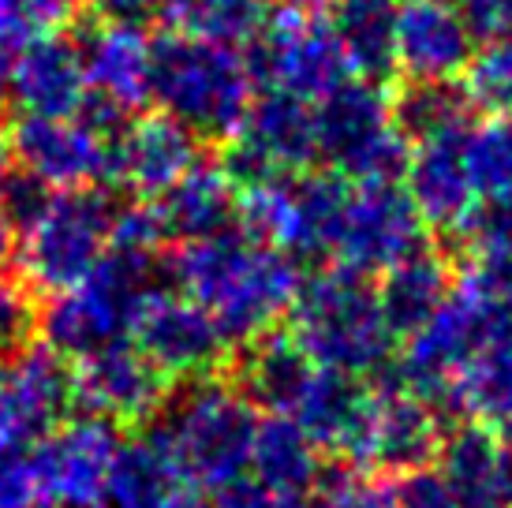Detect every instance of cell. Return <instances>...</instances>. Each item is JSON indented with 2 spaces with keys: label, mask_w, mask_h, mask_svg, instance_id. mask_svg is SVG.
Listing matches in <instances>:
<instances>
[{
  "label": "cell",
  "mask_w": 512,
  "mask_h": 508,
  "mask_svg": "<svg viewBox=\"0 0 512 508\" xmlns=\"http://www.w3.org/2000/svg\"><path fill=\"white\" fill-rule=\"evenodd\" d=\"M15 247V213H12V157L8 142L0 139V258Z\"/></svg>",
  "instance_id": "obj_43"
},
{
  "label": "cell",
  "mask_w": 512,
  "mask_h": 508,
  "mask_svg": "<svg viewBox=\"0 0 512 508\" xmlns=\"http://www.w3.org/2000/svg\"><path fill=\"white\" fill-rule=\"evenodd\" d=\"M288 340L329 370L370 378L389 367L393 329L385 325L374 284L344 266L299 277L288 307Z\"/></svg>",
  "instance_id": "obj_2"
},
{
  "label": "cell",
  "mask_w": 512,
  "mask_h": 508,
  "mask_svg": "<svg viewBox=\"0 0 512 508\" xmlns=\"http://www.w3.org/2000/svg\"><path fill=\"white\" fill-rule=\"evenodd\" d=\"M79 0H0V12L12 19L23 34L60 30Z\"/></svg>",
  "instance_id": "obj_40"
},
{
  "label": "cell",
  "mask_w": 512,
  "mask_h": 508,
  "mask_svg": "<svg viewBox=\"0 0 512 508\" xmlns=\"http://www.w3.org/2000/svg\"><path fill=\"white\" fill-rule=\"evenodd\" d=\"M116 206L98 187L45 191L42 202L15 228L19 277L30 292H64L94 273L109 254Z\"/></svg>",
  "instance_id": "obj_6"
},
{
  "label": "cell",
  "mask_w": 512,
  "mask_h": 508,
  "mask_svg": "<svg viewBox=\"0 0 512 508\" xmlns=\"http://www.w3.org/2000/svg\"><path fill=\"white\" fill-rule=\"evenodd\" d=\"M34 322H38V311H34L27 281L0 266V352L8 355L12 348L27 344Z\"/></svg>",
  "instance_id": "obj_35"
},
{
  "label": "cell",
  "mask_w": 512,
  "mask_h": 508,
  "mask_svg": "<svg viewBox=\"0 0 512 508\" xmlns=\"http://www.w3.org/2000/svg\"><path fill=\"white\" fill-rule=\"evenodd\" d=\"M12 101L27 116H72L86 109L79 42L64 30L27 34L12 71Z\"/></svg>",
  "instance_id": "obj_23"
},
{
  "label": "cell",
  "mask_w": 512,
  "mask_h": 508,
  "mask_svg": "<svg viewBox=\"0 0 512 508\" xmlns=\"http://www.w3.org/2000/svg\"><path fill=\"white\" fill-rule=\"evenodd\" d=\"M441 423L434 404L419 400L404 385L370 389L359 430L344 460L356 471H382V475H404L415 467H430L441 445Z\"/></svg>",
  "instance_id": "obj_17"
},
{
  "label": "cell",
  "mask_w": 512,
  "mask_h": 508,
  "mask_svg": "<svg viewBox=\"0 0 512 508\" xmlns=\"http://www.w3.org/2000/svg\"><path fill=\"white\" fill-rule=\"evenodd\" d=\"M419 247H427V225L415 213L412 198L404 195L400 180L348 184L326 254L333 266L378 277Z\"/></svg>",
  "instance_id": "obj_12"
},
{
  "label": "cell",
  "mask_w": 512,
  "mask_h": 508,
  "mask_svg": "<svg viewBox=\"0 0 512 508\" xmlns=\"http://www.w3.org/2000/svg\"><path fill=\"white\" fill-rule=\"evenodd\" d=\"M460 94L471 113H512V42H475L460 71Z\"/></svg>",
  "instance_id": "obj_33"
},
{
  "label": "cell",
  "mask_w": 512,
  "mask_h": 508,
  "mask_svg": "<svg viewBox=\"0 0 512 508\" xmlns=\"http://www.w3.org/2000/svg\"><path fill=\"white\" fill-rule=\"evenodd\" d=\"M199 157V135L157 109L150 116L131 120L113 139V176L120 184H128L139 198L154 202Z\"/></svg>",
  "instance_id": "obj_24"
},
{
  "label": "cell",
  "mask_w": 512,
  "mask_h": 508,
  "mask_svg": "<svg viewBox=\"0 0 512 508\" xmlns=\"http://www.w3.org/2000/svg\"><path fill=\"white\" fill-rule=\"evenodd\" d=\"M83 4L98 19H131V23L161 8V0H83Z\"/></svg>",
  "instance_id": "obj_44"
},
{
  "label": "cell",
  "mask_w": 512,
  "mask_h": 508,
  "mask_svg": "<svg viewBox=\"0 0 512 508\" xmlns=\"http://www.w3.org/2000/svg\"><path fill=\"white\" fill-rule=\"evenodd\" d=\"M255 79L266 90L288 94L314 105L333 94L344 79H352L337 34L329 30L318 4H288L273 8L266 27L255 38Z\"/></svg>",
  "instance_id": "obj_10"
},
{
  "label": "cell",
  "mask_w": 512,
  "mask_h": 508,
  "mask_svg": "<svg viewBox=\"0 0 512 508\" xmlns=\"http://www.w3.org/2000/svg\"><path fill=\"white\" fill-rule=\"evenodd\" d=\"M262 411L247 389L221 378H195L172 400L161 434L195 475L202 494L247 471Z\"/></svg>",
  "instance_id": "obj_8"
},
{
  "label": "cell",
  "mask_w": 512,
  "mask_h": 508,
  "mask_svg": "<svg viewBox=\"0 0 512 508\" xmlns=\"http://www.w3.org/2000/svg\"><path fill=\"white\" fill-rule=\"evenodd\" d=\"M131 340L165 378L180 381L217 374L232 348L221 325L195 299H187L184 292H161V288L146 296Z\"/></svg>",
  "instance_id": "obj_19"
},
{
  "label": "cell",
  "mask_w": 512,
  "mask_h": 508,
  "mask_svg": "<svg viewBox=\"0 0 512 508\" xmlns=\"http://www.w3.org/2000/svg\"><path fill=\"white\" fill-rule=\"evenodd\" d=\"M378 277L382 284L374 288V296L393 337H408L412 329H419L453 292V269L430 247H419Z\"/></svg>",
  "instance_id": "obj_28"
},
{
  "label": "cell",
  "mask_w": 512,
  "mask_h": 508,
  "mask_svg": "<svg viewBox=\"0 0 512 508\" xmlns=\"http://www.w3.org/2000/svg\"><path fill=\"white\" fill-rule=\"evenodd\" d=\"M475 42H512V0H456Z\"/></svg>",
  "instance_id": "obj_39"
},
{
  "label": "cell",
  "mask_w": 512,
  "mask_h": 508,
  "mask_svg": "<svg viewBox=\"0 0 512 508\" xmlns=\"http://www.w3.org/2000/svg\"><path fill=\"white\" fill-rule=\"evenodd\" d=\"M449 408L460 411L464 423L512 430V322H498L471 348L453 378Z\"/></svg>",
  "instance_id": "obj_27"
},
{
  "label": "cell",
  "mask_w": 512,
  "mask_h": 508,
  "mask_svg": "<svg viewBox=\"0 0 512 508\" xmlns=\"http://www.w3.org/2000/svg\"><path fill=\"white\" fill-rule=\"evenodd\" d=\"M314 139L318 161L348 184H385L404 172L408 135L397 120V98L385 94L378 79L352 75L314 101Z\"/></svg>",
  "instance_id": "obj_7"
},
{
  "label": "cell",
  "mask_w": 512,
  "mask_h": 508,
  "mask_svg": "<svg viewBox=\"0 0 512 508\" xmlns=\"http://www.w3.org/2000/svg\"><path fill=\"white\" fill-rule=\"evenodd\" d=\"M393 508H464L445 486L438 467H415L393 482Z\"/></svg>",
  "instance_id": "obj_37"
},
{
  "label": "cell",
  "mask_w": 512,
  "mask_h": 508,
  "mask_svg": "<svg viewBox=\"0 0 512 508\" xmlns=\"http://www.w3.org/2000/svg\"><path fill=\"white\" fill-rule=\"evenodd\" d=\"M116 445V426L98 415L60 419L53 430H45L30 445L42 508H105Z\"/></svg>",
  "instance_id": "obj_13"
},
{
  "label": "cell",
  "mask_w": 512,
  "mask_h": 508,
  "mask_svg": "<svg viewBox=\"0 0 512 508\" xmlns=\"http://www.w3.org/2000/svg\"><path fill=\"white\" fill-rule=\"evenodd\" d=\"M161 15L176 34L247 45L273 15V0H161Z\"/></svg>",
  "instance_id": "obj_31"
},
{
  "label": "cell",
  "mask_w": 512,
  "mask_h": 508,
  "mask_svg": "<svg viewBox=\"0 0 512 508\" xmlns=\"http://www.w3.org/2000/svg\"><path fill=\"white\" fill-rule=\"evenodd\" d=\"M247 475L258 479L273 494L311 497L322 482V452L296 423H288L285 415L266 411L258 419Z\"/></svg>",
  "instance_id": "obj_29"
},
{
  "label": "cell",
  "mask_w": 512,
  "mask_h": 508,
  "mask_svg": "<svg viewBox=\"0 0 512 508\" xmlns=\"http://www.w3.org/2000/svg\"><path fill=\"white\" fill-rule=\"evenodd\" d=\"M228 172L236 184L262 180V176H296L318 165V139H314V105L277 90H255L243 120L228 135Z\"/></svg>",
  "instance_id": "obj_15"
},
{
  "label": "cell",
  "mask_w": 512,
  "mask_h": 508,
  "mask_svg": "<svg viewBox=\"0 0 512 508\" xmlns=\"http://www.w3.org/2000/svg\"><path fill=\"white\" fill-rule=\"evenodd\" d=\"M498 322H505V318H498L490 307H483L468 288L453 284V292H449V299L441 303L438 311L404 337V352H400L397 363V385H404L408 393H415L419 400L434 404V408L449 404L456 370L464 367L471 348Z\"/></svg>",
  "instance_id": "obj_14"
},
{
  "label": "cell",
  "mask_w": 512,
  "mask_h": 508,
  "mask_svg": "<svg viewBox=\"0 0 512 508\" xmlns=\"http://www.w3.org/2000/svg\"><path fill=\"white\" fill-rule=\"evenodd\" d=\"M471 38L456 0H400L393 27V68L408 83H453L468 64Z\"/></svg>",
  "instance_id": "obj_21"
},
{
  "label": "cell",
  "mask_w": 512,
  "mask_h": 508,
  "mask_svg": "<svg viewBox=\"0 0 512 508\" xmlns=\"http://www.w3.org/2000/svg\"><path fill=\"white\" fill-rule=\"evenodd\" d=\"M400 0H326L329 30L337 34L352 75L382 79L393 71V27Z\"/></svg>",
  "instance_id": "obj_30"
},
{
  "label": "cell",
  "mask_w": 512,
  "mask_h": 508,
  "mask_svg": "<svg viewBox=\"0 0 512 508\" xmlns=\"http://www.w3.org/2000/svg\"><path fill=\"white\" fill-rule=\"evenodd\" d=\"M165 389L169 378L139 352L135 340L83 355L72 370V400L83 404L86 415H98L116 430L150 423L165 408Z\"/></svg>",
  "instance_id": "obj_20"
},
{
  "label": "cell",
  "mask_w": 512,
  "mask_h": 508,
  "mask_svg": "<svg viewBox=\"0 0 512 508\" xmlns=\"http://www.w3.org/2000/svg\"><path fill=\"white\" fill-rule=\"evenodd\" d=\"M460 288H468L483 307L512 322V240L468 251V269L460 277Z\"/></svg>",
  "instance_id": "obj_34"
},
{
  "label": "cell",
  "mask_w": 512,
  "mask_h": 508,
  "mask_svg": "<svg viewBox=\"0 0 512 508\" xmlns=\"http://www.w3.org/2000/svg\"><path fill=\"white\" fill-rule=\"evenodd\" d=\"M243 389L258 408L296 423L318 445V452H337V456H344L356 438L370 396V385L363 378L322 367L299 352L288 337H270V333L251 348Z\"/></svg>",
  "instance_id": "obj_3"
},
{
  "label": "cell",
  "mask_w": 512,
  "mask_h": 508,
  "mask_svg": "<svg viewBox=\"0 0 512 508\" xmlns=\"http://www.w3.org/2000/svg\"><path fill=\"white\" fill-rule=\"evenodd\" d=\"M258 79L251 60L236 45L195 38V34H161L154 38V90L161 113L180 120L199 139H228L255 98Z\"/></svg>",
  "instance_id": "obj_4"
},
{
  "label": "cell",
  "mask_w": 512,
  "mask_h": 508,
  "mask_svg": "<svg viewBox=\"0 0 512 508\" xmlns=\"http://www.w3.org/2000/svg\"><path fill=\"white\" fill-rule=\"evenodd\" d=\"M176 292L195 299L232 344H255L285 322L299 288V262L243 228L184 240L172 254Z\"/></svg>",
  "instance_id": "obj_1"
},
{
  "label": "cell",
  "mask_w": 512,
  "mask_h": 508,
  "mask_svg": "<svg viewBox=\"0 0 512 508\" xmlns=\"http://www.w3.org/2000/svg\"><path fill=\"white\" fill-rule=\"evenodd\" d=\"M434 460L464 508H512V430L456 426L441 438Z\"/></svg>",
  "instance_id": "obj_25"
},
{
  "label": "cell",
  "mask_w": 512,
  "mask_h": 508,
  "mask_svg": "<svg viewBox=\"0 0 512 508\" xmlns=\"http://www.w3.org/2000/svg\"><path fill=\"white\" fill-rule=\"evenodd\" d=\"M8 157L49 191H75L113 180V127L94 113L27 116L8 131Z\"/></svg>",
  "instance_id": "obj_11"
},
{
  "label": "cell",
  "mask_w": 512,
  "mask_h": 508,
  "mask_svg": "<svg viewBox=\"0 0 512 508\" xmlns=\"http://www.w3.org/2000/svg\"><path fill=\"white\" fill-rule=\"evenodd\" d=\"M23 38H27V34L0 12V109L12 101V71H15V57H19Z\"/></svg>",
  "instance_id": "obj_42"
},
{
  "label": "cell",
  "mask_w": 512,
  "mask_h": 508,
  "mask_svg": "<svg viewBox=\"0 0 512 508\" xmlns=\"http://www.w3.org/2000/svg\"><path fill=\"white\" fill-rule=\"evenodd\" d=\"M105 508H202V486L154 426L120 438Z\"/></svg>",
  "instance_id": "obj_22"
},
{
  "label": "cell",
  "mask_w": 512,
  "mask_h": 508,
  "mask_svg": "<svg viewBox=\"0 0 512 508\" xmlns=\"http://www.w3.org/2000/svg\"><path fill=\"white\" fill-rule=\"evenodd\" d=\"M86 113L113 127L139 113L154 90V38L131 19H101L79 38Z\"/></svg>",
  "instance_id": "obj_18"
},
{
  "label": "cell",
  "mask_w": 512,
  "mask_h": 508,
  "mask_svg": "<svg viewBox=\"0 0 512 508\" xmlns=\"http://www.w3.org/2000/svg\"><path fill=\"white\" fill-rule=\"evenodd\" d=\"M0 508H42L30 445L0 452Z\"/></svg>",
  "instance_id": "obj_38"
},
{
  "label": "cell",
  "mask_w": 512,
  "mask_h": 508,
  "mask_svg": "<svg viewBox=\"0 0 512 508\" xmlns=\"http://www.w3.org/2000/svg\"><path fill=\"white\" fill-rule=\"evenodd\" d=\"M348 180L337 172H296V176H262L240 184L243 232L270 243L288 258H326Z\"/></svg>",
  "instance_id": "obj_9"
},
{
  "label": "cell",
  "mask_w": 512,
  "mask_h": 508,
  "mask_svg": "<svg viewBox=\"0 0 512 508\" xmlns=\"http://www.w3.org/2000/svg\"><path fill=\"white\" fill-rule=\"evenodd\" d=\"M311 508H393V482L363 479V475L318 482Z\"/></svg>",
  "instance_id": "obj_36"
},
{
  "label": "cell",
  "mask_w": 512,
  "mask_h": 508,
  "mask_svg": "<svg viewBox=\"0 0 512 508\" xmlns=\"http://www.w3.org/2000/svg\"><path fill=\"white\" fill-rule=\"evenodd\" d=\"M471 124H475L471 116H460V120L408 135V157L400 172L404 195L412 198L423 225L449 232V236H456V228L479 206L468 169Z\"/></svg>",
  "instance_id": "obj_16"
},
{
  "label": "cell",
  "mask_w": 512,
  "mask_h": 508,
  "mask_svg": "<svg viewBox=\"0 0 512 508\" xmlns=\"http://www.w3.org/2000/svg\"><path fill=\"white\" fill-rule=\"evenodd\" d=\"M468 169L479 202L512 206V113H490L471 124Z\"/></svg>",
  "instance_id": "obj_32"
},
{
  "label": "cell",
  "mask_w": 512,
  "mask_h": 508,
  "mask_svg": "<svg viewBox=\"0 0 512 508\" xmlns=\"http://www.w3.org/2000/svg\"><path fill=\"white\" fill-rule=\"evenodd\" d=\"M154 213L165 236L172 240H199V236H214L221 228L236 225V210H240V184L228 172L225 161H195L191 169L176 180V184L157 195Z\"/></svg>",
  "instance_id": "obj_26"
},
{
  "label": "cell",
  "mask_w": 512,
  "mask_h": 508,
  "mask_svg": "<svg viewBox=\"0 0 512 508\" xmlns=\"http://www.w3.org/2000/svg\"><path fill=\"white\" fill-rule=\"evenodd\" d=\"M38 434L30 430V423L23 419V411L15 408L12 393H8V385L0 378V452L4 449H27L34 445Z\"/></svg>",
  "instance_id": "obj_41"
},
{
  "label": "cell",
  "mask_w": 512,
  "mask_h": 508,
  "mask_svg": "<svg viewBox=\"0 0 512 508\" xmlns=\"http://www.w3.org/2000/svg\"><path fill=\"white\" fill-rule=\"evenodd\" d=\"M154 269V254L109 247L94 273L45 299L34 322L42 329V344L64 359H83L98 348L131 340L135 318L157 288Z\"/></svg>",
  "instance_id": "obj_5"
}]
</instances>
